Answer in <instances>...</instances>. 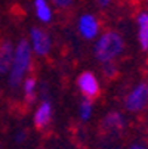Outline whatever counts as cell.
<instances>
[{
  "mask_svg": "<svg viewBox=\"0 0 148 149\" xmlns=\"http://www.w3.org/2000/svg\"><path fill=\"white\" fill-rule=\"evenodd\" d=\"M80 33L84 38H93L98 34V21L92 15H84L80 18Z\"/></svg>",
  "mask_w": 148,
  "mask_h": 149,
  "instance_id": "obj_9",
  "label": "cell"
},
{
  "mask_svg": "<svg viewBox=\"0 0 148 149\" xmlns=\"http://www.w3.org/2000/svg\"><path fill=\"white\" fill-rule=\"evenodd\" d=\"M90 112H92V100L83 99V102L80 105V115H81V118L83 120H88L89 115H90Z\"/></svg>",
  "mask_w": 148,
  "mask_h": 149,
  "instance_id": "obj_14",
  "label": "cell"
},
{
  "mask_svg": "<svg viewBox=\"0 0 148 149\" xmlns=\"http://www.w3.org/2000/svg\"><path fill=\"white\" fill-rule=\"evenodd\" d=\"M52 2H53L58 8H67V6L71 5L73 0H52Z\"/></svg>",
  "mask_w": 148,
  "mask_h": 149,
  "instance_id": "obj_15",
  "label": "cell"
},
{
  "mask_svg": "<svg viewBox=\"0 0 148 149\" xmlns=\"http://www.w3.org/2000/svg\"><path fill=\"white\" fill-rule=\"evenodd\" d=\"M77 84H79V89L83 93L84 99H89V100H95L99 96V84L96 77L90 72L86 71L79 75L77 78Z\"/></svg>",
  "mask_w": 148,
  "mask_h": 149,
  "instance_id": "obj_3",
  "label": "cell"
},
{
  "mask_svg": "<svg viewBox=\"0 0 148 149\" xmlns=\"http://www.w3.org/2000/svg\"><path fill=\"white\" fill-rule=\"evenodd\" d=\"M31 37H33V47L34 52L40 56H45L51 50V38L48 33L41 28H33L31 30Z\"/></svg>",
  "mask_w": 148,
  "mask_h": 149,
  "instance_id": "obj_5",
  "label": "cell"
},
{
  "mask_svg": "<svg viewBox=\"0 0 148 149\" xmlns=\"http://www.w3.org/2000/svg\"><path fill=\"white\" fill-rule=\"evenodd\" d=\"M110 2H111V0H98V3H99L101 6H107Z\"/></svg>",
  "mask_w": 148,
  "mask_h": 149,
  "instance_id": "obj_16",
  "label": "cell"
},
{
  "mask_svg": "<svg viewBox=\"0 0 148 149\" xmlns=\"http://www.w3.org/2000/svg\"><path fill=\"white\" fill-rule=\"evenodd\" d=\"M34 87H36V80L34 77H30L25 80L24 83V90H25V102L27 105H31L36 99V95H34Z\"/></svg>",
  "mask_w": 148,
  "mask_h": 149,
  "instance_id": "obj_12",
  "label": "cell"
},
{
  "mask_svg": "<svg viewBox=\"0 0 148 149\" xmlns=\"http://www.w3.org/2000/svg\"><path fill=\"white\" fill-rule=\"evenodd\" d=\"M130 149H145V148H142V146H132Z\"/></svg>",
  "mask_w": 148,
  "mask_h": 149,
  "instance_id": "obj_18",
  "label": "cell"
},
{
  "mask_svg": "<svg viewBox=\"0 0 148 149\" xmlns=\"http://www.w3.org/2000/svg\"><path fill=\"white\" fill-rule=\"evenodd\" d=\"M138 25H139V43L142 50H148V13L142 12L138 16Z\"/></svg>",
  "mask_w": 148,
  "mask_h": 149,
  "instance_id": "obj_10",
  "label": "cell"
},
{
  "mask_svg": "<svg viewBox=\"0 0 148 149\" xmlns=\"http://www.w3.org/2000/svg\"><path fill=\"white\" fill-rule=\"evenodd\" d=\"M123 125H124L123 117L119 112H110L107 117L102 120L101 129L105 133H117V132H120L123 129Z\"/></svg>",
  "mask_w": 148,
  "mask_h": 149,
  "instance_id": "obj_8",
  "label": "cell"
},
{
  "mask_svg": "<svg viewBox=\"0 0 148 149\" xmlns=\"http://www.w3.org/2000/svg\"><path fill=\"white\" fill-rule=\"evenodd\" d=\"M24 139H25V133H19V134H18V139H16V140H18V142H22Z\"/></svg>",
  "mask_w": 148,
  "mask_h": 149,
  "instance_id": "obj_17",
  "label": "cell"
},
{
  "mask_svg": "<svg viewBox=\"0 0 148 149\" xmlns=\"http://www.w3.org/2000/svg\"><path fill=\"white\" fill-rule=\"evenodd\" d=\"M30 58H31V50L27 43V40H21L16 47V52L13 55V67L11 71V86L18 87L21 80H22L28 65H30Z\"/></svg>",
  "mask_w": 148,
  "mask_h": 149,
  "instance_id": "obj_2",
  "label": "cell"
},
{
  "mask_svg": "<svg viewBox=\"0 0 148 149\" xmlns=\"http://www.w3.org/2000/svg\"><path fill=\"white\" fill-rule=\"evenodd\" d=\"M147 103H148V84H139L126 97V108L132 112H138L144 109Z\"/></svg>",
  "mask_w": 148,
  "mask_h": 149,
  "instance_id": "obj_4",
  "label": "cell"
},
{
  "mask_svg": "<svg viewBox=\"0 0 148 149\" xmlns=\"http://www.w3.org/2000/svg\"><path fill=\"white\" fill-rule=\"evenodd\" d=\"M51 120H52V106L48 100H45L39 106V109L36 111V115H34V124L39 130H43L51 124Z\"/></svg>",
  "mask_w": 148,
  "mask_h": 149,
  "instance_id": "obj_6",
  "label": "cell"
},
{
  "mask_svg": "<svg viewBox=\"0 0 148 149\" xmlns=\"http://www.w3.org/2000/svg\"><path fill=\"white\" fill-rule=\"evenodd\" d=\"M102 72L105 75V78H110L113 80L116 75H117V67L113 61H108V62H104L102 65Z\"/></svg>",
  "mask_w": 148,
  "mask_h": 149,
  "instance_id": "obj_13",
  "label": "cell"
},
{
  "mask_svg": "<svg viewBox=\"0 0 148 149\" xmlns=\"http://www.w3.org/2000/svg\"><path fill=\"white\" fill-rule=\"evenodd\" d=\"M36 12H37V16L41 19V21H45V22H48V21H51V9L46 3V0H36Z\"/></svg>",
  "mask_w": 148,
  "mask_h": 149,
  "instance_id": "obj_11",
  "label": "cell"
},
{
  "mask_svg": "<svg viewBox=\"0 0 148 149\" xmlns=\"http://www.w3.org/2000/svg\"><path fill=\"white\" fill-rule=\"evenodd\" d=\"M123 50V38L114 31L105 33L95 46V55L101 62L113 61Z\"/></svg>",
  "mask_w": 148,
  "mask_h": 149,
  "instance_id": "obj_1",
  "label": "cell"
},
{
  "mask_svg": "<svg viewBox=\"0 0 148 149\" xmlns=\"http://www.w3.org/2000/svg\"><path fill=\"white\" fill-rule=\"evenodd\" d=\"M13 61V46L11 41L5 40L0 43V74H5L9 71Z\"/></svg>",
  "mask_w": 148,
  "mask_h": 149,
  "instance_id": "obj_7",
  "label": "cell"
}]
</instances>
